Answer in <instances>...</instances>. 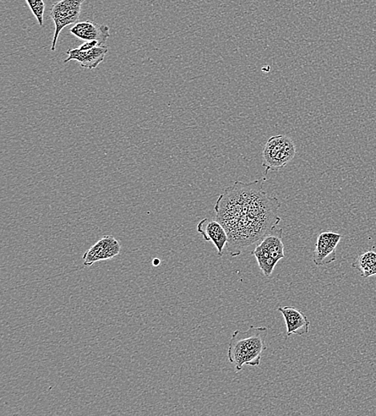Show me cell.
<instances>
[{"mask_svg":"<svg viewBox=\"0 0 376 416\" xmlns=\"http://www.w3.org/2000/svg\"><path fill=\"white\" fill-rule=\"evenodd\" d=\"M266 177L250 184L236 181L217 199L215 210L217 221L228 235L226 250L236 257L279 225L281 204L263 190Z\"/></svg>","mask_w":376,"mask_h":416,"instance_id":"6da1fadb","label":"cell"},{"mask_svg":"<svg viewBox=\"0 0 376 416\" xmlns=\"http://www.w3.org/2000/svg\"><path fill=\"white\" fill-rule=\"evenodd\" d=\"M268 329L265 327L250 326L247 331L237 330L233 333L227 357L237 372L245 365L259 366L266 350V339Z\"/></svg>","mask_w":376,"mask_h":416,"instance_id":"7a4b0ae2","label":"cell"},{"mask_svg":"<svg viewBox=\"0 0 376 416\" xmlns=\"http://www.w3.org/2000/svg\"><path fill=\"white\" fill-rule=\"evenodd\" d=\"M296 155L294 141L285 135L271 136L267 140L263 151V167L266 174L270 171H279L285 168Z\"/></svg>","mask_w":376,"mask_h":416,"instance_id":"3957f363","label":"cell"},{"mask_svg":"<svg viewBox=\"0 0 376 416\" xmlns=\"http://www.w3.org/2000/svg\"><path fill=\"white\" fill-rule=\"evenodd\" d=\"M86 0H61L54 3L50 15L55 24V34L52 43V52L56 51L59 34L68 25L75 24L80 18L81 6Z\"/></svg>","mask_w":376,"mask_h":416,"instance_id":"277c9868","label":"cell"},{"mask_svg":"<svg viewBox=\"0 0 376 416\" xmlns=\"http://www.w3.org/2000/svg\"><path fill=\"white\" fill-rule=\"evenodd\" d=\"M342 235L332 232L319 235L313 253V262L316 266H324L336 260V248Z\"/></svg>","mask_w":376,"mask_h":416,"instance_id":"5b68a950","label":"cell"},{"mask_svg":"<svg viewBox=\"0 0 376 416\" xmlns=\"http://www.w3.org/2000/svg\"><path fill=\"white\" fill-rule=\"evenodd\" d=\"M197 230L207 242L215 244L217 255L222 257L229 241L227 232L222 224L219 221L205 218L198 223Z\"/></svg>","mask_w":376,"mask_h":416,"instance_id":"8992f818","label":"cell"},{"mask_svg":"<svg viewBox=\"0 0 376 416\" xmlns=\"http://www.w3.org/2000/svg\"><path fill=\"white\" fill-rule=\"evenodd\" d=\"M121 251V244L113 237L106 235L86 251L83 256L84 265L91 266L94 262L107 260L117 256Z\"/></svg>","mask_w":376,"mask_h":416,"instance_id":"52a82bcc","label":"cell"},{"mask_svg":"<svg viewBox=\"0 0 376 416\" xmlns=\"http://www.w3.org/2000/svg\"><path fill=\"white\" fill-rule=\"evenodd\" d=\"M108 47L106 45H98L89 50H80V49H68L66 52L68 58L64 63L75 60L78 61L81 68L85 69L94 70L98 67L105 59Z\"/></svg>","mask_w":376,"mask_h":416,"instance_id":"ba28073f","label":"cell"},{"mask_svg":"<svg viewBox=\"0 0 376 416\" xmlns=\"http://www.w3.org/2000/svg\"><path fill=\"white\" fill-rule=\"evenodd\" d=\"M110 27L107 25L96 24L92 21H83L75 24L70 29V32L80 40H96L100 45H103L110 37Z\"/></svg>","mask_w":376,"mask_h":416,"instance_id":"9c48e42d","label":"cell"},{"mask_svg":"<svg viewBox=\"0 0 376 416\" xmlns=\"http://www.w3.org/2000/svg\"><path fill=\"white\" fill-rule=\"evenodd\" d=\"M277 311L285 320L287 337L301 336L309 332L310 322L302 311L290 306H280Z\"/></svg>","mask_w":376,"mask_h":416,"instance_id":"30bf717a","label":"cell"},{"mask_svg":"<svg viewBox=\"0 0 376 416\" xmlns=\"http://www.w3.org/2000/svg\"><path fill=\"white\" fill-rule=\"evenodd\" d=\"M282 229L276 227L265 235L257 245L265 249L273 258L280 261L285 257L284 244L282 242Z\"/></svg>","mask_w":376,"mask_h":416,"instance_id":"8fae6325","label":"cell"},{"mask_svg":"<svg viewBox=\"0 0 376 416\" xmlns=\"http://www.w3.org/2000/svg\"><path fill=\"white\" fill-rule=\"evenodd\" d=\"M352 267L361 273L363 278L376 276V253L373 251H366L352 262Z\"/></svg>","mask_w":376,"mask_h":416,"instance_id":"7c38bea8","label":"cell"},{"mask_svg":"<svg viewBox=\"0 0 376 416\" xmlns=\"http://www.w3.org/2000/svg\"><path fill=\"white\" fill-rule=\"evenodd\" d=\"M252 254L257 260L259 267L261 272H263V276L270 277L279 261L273 258L265 249L261 248L259 245L256 246Z\"/></svg>","mask_w":376,"mask_h":416,"instance_id":"4fadbf2b","label":"cell"},{"mask_svg":"<svg viewBox=\"0 0 376 416\" xmlns=\"http://www.w3.org/2000/svg\"><path fill=\"white\" fill-rule=\"evenodd\" d=\"M26 2L29 4L32 14L35 15L38 24H39L41 27H43V14H45V3L43 2V0H26Z\"/></svg>","mask_w":376,"mask_h":416,"instance_id":"5bb4252c","label":"cell"},{"mask_svg":"<svg viewBox=\"0 0 376 416\" xmlns=\"http://www.w3.org/2000/svg\"><path fill=\"white\" fill-rule=\"evenodd\" d=\"M99 45L96 40H91V41H85L83 45H81L78 48L80 50H89V49L94 48Z\"/></svg>","mask_w":376,"mask_h":416,"instance_id":"9a60e30c","label":"cell"},{"mask_svg":"<svg viewBox=\"0 0 376 416\" xmlns=\"http://www.w3.org/2000/svg\"><path fill=\"white\" fill-rule=\"evenodd\" d=\"M160 265L161 260L159 259L155 258L154 260H152V265H154V267L159 266Z\"/></svg>","mask_w":376,"mask_h":416,"instance_id":"2e32d148","label":"cell"}]
</instances>
